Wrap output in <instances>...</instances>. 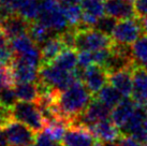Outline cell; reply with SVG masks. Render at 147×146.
<instances>
[{
	"instance_id": "obj_1",
	"label": "cell",
	"mask_w": 147,
	"mask_h": 146,
	"mask_svg": "<svg viewBox=\"0 0 147 146\" xmlns=\"http://www.w3.org/2000/svg\"><path fill=\"white\" fill-rule=\"evenodd\" d=\"M92 98L82 80H78L68 89L57 93L53 106L55 118L63 119L70 126L85 111Z\"/></svg>"
},
{
	"instance_id": "obj_2",
	"label": "cell",
	"mask_w": 147,
	"mask_h": 146,
	"mask_svg": "<svg viewBox=\"0 0 147 146\" xmlns=\"http://www.w3.org/2000/svg\"><path fill=\"white\" fill-rule=\"evenodd\" d=\"M82 68L67 71L52 62L43 64L39 68V81L57 91H63L78 80H82Z\"/></svg>"
},
{
	"instance_id": "obj_3",
	"label": "cell",
	"mask_w": 147,
	"mask_h": 146,
	"mask_svg": "<svg viewBox=\"0 0 147 146\" xmlns=\"http://www.w3.org/2000/svg\"><path fill=\"white\" fill-rule=\"evenodd\" d=\"M10 116L18 122H24L30 127L34 132H41L44 129L46 120L42 114L41 110L36 102L18 101L10 110Z\"/></svg>"
},
{
	"instance_id": "obj_4",
	"label": "cell",
	"mask_w": 147,
	"mask_h": 146,
	"mask_svg": "<svg viewBox=\"0 0 147 146\" xmlns=\"http://www.w3.org/2000/svg\"><path fill=\"white\" fill-rule=\"evenodd\" d=\"M40 2L41 11L38 18L39 22L57 34L69 28L70 25L59 0H40Z\"/></svg>"
},
{
	"instance_id": "obj_5",
	"label": "cell",
	"mask_w": 147,
	"mask_h": 146,
	"mask_svg": "<svg viewBox=\"0 0 147 146\" xmlns=\"http://www.w3.org/2000/svg\"><path fill=\"white\" fill-rule=\"evenodd\" d=\"M114 40L111 36L98 30L97 28H85L76 29L75 36V49L78 52L87 51L94 52L102 49L112 47Z\"/></svg>"
},
{
	"instance_id": "obj_6",
	"label": "cell",
	"mask_w": 147,
	"mask_h": 146,
	"mask_svg": "<svg viewBox=\"0 0 147 146\" xmlns=\"http://www.w3.org/2000/svg\"><path fill=\"white\" fill-rule=\"evenodd\" d=\"M1 129L3 130L10 146L33 145L38 134L24 122H18L11 116L4 122Z\"/></svg>"
},
{
	"instance_id": "obj_7",
	"label": "cell",
	"mask_w": 147,
	"mask_h": 146,
	"mask_svg": "<svg viewBox=\"0 0 147 146\" xmlns=\"http://www.w3.org/2000/svg\"><path fill=\"white\" fill-rule=\"evenodd\" d=\"M62 146H101L99 140L88 127L81 124H72L65 130Z\"/></svg>"
},
{
	"instance_id": "obj_8",
	"label": "cell",
	"mask_w": 147,
	"mask_h": 146,
	"mask_svg": "<svg viewBox=\"0 0 147 146\" xmlns=\"http://www.w3.org/2000/svg\"><path fill=\"white\" fill-rule=\"evenodd\" d=\"M143 29L139 17H132L117 22L112 38L115 43L125 45H132L141 36Z\"/></svg>"
},
{
	"instance_id": "obj_9",
	"label": "cell",
	"mask_w": 147,
	"mask_h": 146,
	"mask_svg": "<svg viewBox=\"0 0 147 146\" xmlns=\"http://www.w3.org/2000/svg\"><path fill=\"white\" fill-rule=\"evenodd\" d=\"M112 110L113 109H111L110 106H107L105 103H103L101 100H99L98 98L94 96L92 100L90 101L85 111L72 124H81L90 128L102 120L110 119Z\"/></svg>"
},
{
	"instance_id": "obj_10",
	"label": "cell",
	"mask_w": 147,
	"mask_h": 146,
	"mask_svg": "<svg viewBox=\"0 0 147 146\" xmlns=\"http://www.w3.org/2000/svg\"><path fill=\"white\" fill-rule=\"evenodd\" d=\"M82 81L92 96H96L109 83V72L102 66L94 64L83 69Z\"/></svg>"
},
{
	"instance_id": "obj_11",
	"label": "cell",
	"mask_w": 147,
	"mask_h": 146,
	"mask_svg": "<svg viewBox=\"0 0 147 146\" xmlns=\"http://www.w3.org/2000/svg\"><path fill=\"white\" fill-rule=\"evenodd\" d=\"M82 23L76 29L92 28L98 20L105 14V3L103 0H82Z\"/></svg>"
},
{
	"instance_id": "obj_12",
	"label": "cell",
	"mask_w": 147,
	"mask_h": 146,
	"mask_svg": "<svg viewBox=\"0 0 147 146\" xmlns=\"http://www.w3.org/2000/svg\"><path fill=\"white\" fill-rule=\"evenodd\" d=\"M132 95L138 104H147V70L134 66L132 69Z\"/></svg>"
},
{
	"instance_id": "obj_13",
	"label": "cell",
	"mask_w": 147,
	"mask_h": 146,
	"mask_svg": "<svg viewBox=\"0 0 147 146\" xmlns=\"http://www.w3.org/2000/svg\"><path fill=\"white\" fill-rule=\"evenodd\" d=\"M10 70L12 73L14 84L25 83V82L37 83L39 81V68L28 65L16 58H13L12 64L10 65Z\"/></svg>"
},
{
	"instance_id": "obj_14",
	"label": "cell",
	"mask_w": 147,
	"mask_h": 146,
	"mask_svg": "<svg viewBox=\"0 0 147 146\" xmlns=\"http://www.w3.org/2000/svg\"><path fill=\"white\" fill-rule=\"evenodd\" d=\"M29 24L28 20L22 17L18 13H14L0 20V28L3 30L9 40H12L13 38L27 32Z\"/></svg>"
},
{
	"instance_id": "obj_15",
	"label": "cell",
	"mask_w": 147,
	"mask_h": 146,
	"mask_svg": "<svg viewBox=\"0 0 147 146\" xmlns=\"http://www.w3.org/2000/svg\"><path fill=\"white\" fill-rule=\"evenodd\" d=\"M105 14L118 20L138 17L134 4H132L129 0H106Z\"/></svg>"
},
{
	"instance_id": "obj_16",
	"label": "cell",
	"mask_w": 147,
	"mask_h": 146,
	"mask_svg": "<svg viewBox=\"0 0 147 146\" xmlns=\"http://www.w3.org/2000/svg\"><path fill=\"white\" fill-rule=\"evenodd\" d=\"M135 106H136V102L133 99H130L129 97H123V100L112 110V114H111L112 122L121 130L132 116Z\"/></svg>"
},
{
	"instance_id": "obj_17",
	"label": "cell",
	"mask_w": 147,
	"mask_h": 146,
	"mask_svg": "<svg viewBox=\"0 0 147 146\" xmlns=\"http://www.w3.org/2000/svg\"><path fill=\"white\" fill-rule=\"evenodd\" d=\"M133 67L115 71L109 74V83L114 86L123 97H130L132 95V86H133L132 69Z\"/></svg>"
},
{
	"instance_id": "obj_18",
	"label": "cell",
	"mask_w": 147,
	"mask_h": 146,
	"mask_svg": "<svg viewBox=\"0 0 147 146\" xmlns=\"http://www.w3.org/2000/svg\"><path fill=\"white\" fill-rule=\"evenodd\" d=\"M94 135L101 141L104 142H116L118 138L121 135V130L112 122V119H105L98 122L89 128Z\"/></svg>"
},
{
	"instance_id": "obj_19",
	"label": "cell",
	"mask_w": 147,
	"mask_h": 146,
	"mask_svg": "<svg viewBox=\"0 0 147 146\" xmlns=\"http://www.w3.org/2000/svg\"><path fill=\"white\" fill-rule=\"evenodd\" d=\"M63 49H65V45L63 44L59 34L51 36L40 46L42 54V65L52 62Z\"/></svg>"
},
{
	"instance_id": "obj_20",
	"label": "cell",
	"mask_w": 147,
	"mask_h": 146,
	"mask_svg": "<svg viewBox=\"0 0 147 146\" xmlns=\"http://www.w3.org/2000/svg\"><path fill=\"white\" fill-rule=\"evenodd\" d=\"M76 49L65 47L58 54V56L52 61V64L67 71H73L78 66V55Z\"/></svg>"
},
{
	"instance_id": "obj_21",
	"label": "cell",
	"mask_w": 147,
	"mask_h": 146,
	"mask_svg": "<svg viewBox=\"0 0 147 146\" xmlns=\"http://www.w3.org/2000/svg\"><path fill=\"white\" fill-rule=\"evenodd\" d=\"M14 90L16 97L20 101L36 102L39 99V89L37 83L34 82H25V83H15Z\"/></svg>"
},
{
	"instance_id": "obj_22",
	"label": "cell",
	"mask_w": 147,
	"mask_h": 146,
	"mask_svg": "<svg viewBox=\"0 0 147 146\" xmlns=\"http://www.w3.org/2000/svg\"><path fill=\"white\" fill-rule=\"evenodd\" d=\"M134 66L147 70V33H144L131 45Z\"/></svg>"
},
{
	"instance_id": "obj_23",
	"label": "cell",
	"mask_w": 147,
	"mask_h": 146,
	"mask_svg": "<svg viewBox=\"0 0 147 146\" xmlns=\"http://www.w3.org/2000/svg\"><path fill=\"white\" fill-rule=\"evenodd\" d=\"M27 32L39 47L45 41L49 40L51 36H55V34H53V33H55L53 30H51L49 27H46L39 20H36V22H32L29 24V28Z\"/></svg>"
},
{
	"instance_id": "obj_24",
	"label": "cell",
	"mask_w": 147,
	"mask_h": 146,
	"mask_svg": "<svg viewBox=\"0 0 147 146\" xmlns=\"http://www.w3.org/2000/svg\"><path fill=\"white\" fill-rule=\"evenodd\" d=\"M94 97L98 98L99 100H101L103 103H105L107 106H110L111 109H114L115 106L123 100V96L112 84L109 83V84H105L103 86L102 89L100 90Z\"/></svg>"
},
{
	"instance_id": "obj_25",
	"label": "cell",
	"mask_w": 147,
	"mask_h": 146,
	"mask_svg": "<svg viewBox=\"0 0 147 146\" xmlns=\"http://www.w3.org/2000/svg\"><path fill=\"white\" fill-rule=\"evenodd\" d=\"M36 45L37 44L30 38L28 32H25L21 36H17L15 38H13L12 40H10V46L12 49L14 56H21Z\"/></svg>"
},
{
	"instance_id": "obj_26",
	"label": "cell",
	"mask_w": 147,
	"mask_h": 146,
	"mask_svg": "<svg viewBox=\"0 0 147 146\" xmlns=\"http://www.w3.org/2000/svg\"><path fill=\"white\" fill-rule=\"evenodd\" d=\"M40 11H41L40 0H25L17 13L26 20H28L29 23H32L38 20Z\"/></svg>"
},
{
	"instance_id": "obj_27",
	"label": "cell",
	"mask_w": 147,
	"mask_h": 146,
	"mask_svg": "<svg viewBox=\"0 0 147 146\" xmlns=\"http://www.w3.org/2000/svg\"><path fill=\"white\" fill-rule=\"evenodd\" d=\"M62 9L65 14V17L68 20L70 27L78 28L82 23V7L78 5V3L74 4H62Z\"/></svg>"
},
{
	"instance_id": "obj_28",
	"label": "cell",
	"mask_w": 147,
	"mask_h": 146,
	"mask_svg": "<svg viewBox=\"0 0 147 146\" xmlns=\"http://www.w3.org/2000/svg\"><path fill=\"white\" fill-rule=\"evenodd\" d=\"M25 0H0V20L17 13Z\"/></svg>"
},
{
	"instance_id": "obj_29",
	"label": "cell",
	"mask_w": 147,
	"mask_h": 146,
	"mask_svg": "<svg viewBox=\"0 0 147 146\" xmlns=\"http://www.w3.org/2000/svg\"><path fill=\"white\" fill-rule=\"evenodd\" d=\"M17 100L18 99L16 97V93H15L13 86H9V87H5L2 90H0V105L5 107L9 111L14 106Z\"/></svg>"
},
{
	"instance_id": "obj_30",
	"label": "cell",
	"mask_w": 147,
	"mask_h": 146,
	"mask_svg": "<svg viewBox=\"0 0 147 146\" xmlns=\"http://www.w3.org/2000/svg\"><path fill=\"white\" fill-rule=\"evenodd\" d=\"M116 25H117V20L115 17L110 16L106 14V15H103L99 18L97 24L94 25V28H97L98 30L109 34V36H112Z\"/></svg>"
},
{
	"instance_id": "obj_31",
	"label": "cell",
	"mask_w": 147,
	"mask_h": 146,
	"mask_svg": "<svg viewBox=\"0 0 147 146\" xmlns=\"http://www.w3.org/2000/svg\"><path fill=\"white\" fill-rule=\"evenodd\" d=\"M14 85L10 67H0V90Z\"/></svg>"
},
{
	"instance_id": "obj_32",
	"label": "cell",
	"mask_w": 147,
	"mask_h": 146,
	"mask_svg": "<svg viewBox=\"0 0 147 146\" xmlns=\"http://www.w3.org/2000/svg\"><path fill=\"white\" fill-rule=\"evenodd\" d=\"M116 144L118 146H147L134 137H132L130 134L121 133V135L116 141Z\"/></svg>"
},
{
	"instance_id": "obj_33",
	"label": "cell",
	"mask_w": 147,
	"mask_h": 146,
	"mask_svg": "<svg viewBox=\"0 0 147 146\" xmlns=\"http://www.w3.org/2000/svg\"><path fill=\"white\" fill-rule=\"evenodd\" d=\"M33 146H62V144L52 140L43 131H41L37 134V138H36V141L33 143Z\"/></svg>"
},
{
	"instance_id": "obj_34",
	"label": "cell",
	"mask_w": 147,
	"mask_h": 146,
	"mask_svg": "<svg viewBox=\"0 0 147 146\" xmlns=\"http://www.w3.org/2000/svg\"><path fill=\"white\" fill-rule=\"evenodd\" d=\"M134 9L138 17H142L147 14V0H135Z\"/></svg>"
},
{
	"instance_id": "obj_35",
	"label": "cell",
	"mask_w": 147,
	"mask_h": 146,
	"mask_svg": "<svg viewBox=\"0 0 147 146\" xmlns=\"http://www.w3.org/2000/svg\"><path fill=\"white\" fill-rule=\"evenodd\" d=\"M135 139H138L139 141H141L145 145H147V119H145V122H143L142 129H141L140 133L138 134V137Z\"/></svg>"
},
{
	"instance_id": "obj_36",
	"label": "cell",
	"mask_w": 147,
	"mask_h": 146,
	"mask_svg": "<svg viewBox=\"0 0 147 146\" xmlns=\"http://www.w3.org/2000/svg\"><path fill=\"white\" fill-rule=\"evenodd\" d=\"M10 117V111L7 110L5 107L0 105V129L2 128L4 122Z\"/></svg>"
},
{
	"instance_id": "obj_37",
	"label": "cell",
	"mask_w": 147,
	"mask_h": 146,
	"mask_svg": "<svg viewBox=\"0 0 147 146\" xmlns=\"http://www.w3.org/2000/svg\"><path fill=\"white\" fill-rule=\"evenodd\" d=\"M0 146H10L8 140H7V137H5L2 129H0Z\"/></svg>"
},
{
	"instance_id": "obj_38",
	"label": "cell",
	"mask_w": 147,
	"mask_h": 146,
	"mask_svg": "<svg viewBox=\"0 0 147 146\" xmlns=\"http://www.w3.org/2000/svg\"><path fill=\"white\" fill-rule=\"evenodd\" d=\"M139 18H140V22H141L142 29H143V32L147 33V14L142 17H139Z\"/></svg>"
},
{
	"instance_id": "obj_39",
	"label": "cell",
	"mask_w": 147,
	"mask_h": 146,
	"mask_svg": "<svg viewBox=\"0 0 147 146\" xmlns=\"http://www.w3.org/2000/svg\"><path fill=\"white\" fill-rule=\"evenodd\" d=\"M61 4H74V3H81L82 0H59Z\"/></svg>"
},
{
	"instance_id": "obj_40",
	"label": "cell",
	"mask_w": 147,
	"mask_h": 146,
	"mask_svg": "<svg viewBox=\"0 0 147 146\" xmlns=\"http://www.w3.org/2000/svg\"><path fill=\"white\" fill-rule=\"evenodd\" d=\"M101 146H118V145L114 142H104L101 144Z\"/></svg>"
},
{
	"instance_id": "obj_41",
	"label": "cell",
	"mask_w": 147,
	"mask_h": 146,
	"mask_svg": "<svg viewBox=\"0 0 147 146\" xmlns=\"http://www.w3.org/2000/svg\"><path fill=\"white\" fill-rule=\"evenodd\" d=\"M129 1H131V2H134L135 0H129Z\"/></svg>"
},
{
	"instance_id": "obj_42",
	"label": "cell",
	"mask_w": 147,
	"mask_h": 146,
	"mask_svg": "<svg viewBox=\"0 0 147 146\" xmlns=\"http://www.w3.org/2000/svg\"><path fill=\"white\" fill-rule=\"evenodd\" d=\"M26 146H31V145H26Z\"/></svg>"
},
{
	"instance_id": "obj_43",
	"label": "cell",
	"mask_w": 147,
	"mask_h": 146,
	"mask_svg": "<svg viewBox=\"0 0 147 146\" xmlns=\"http://www.w3.org/2000/svg\"><path fill=\"white\" fill-rule=\"evenodd\" d=\"M103 1H106V0H103Z\"/></svg>"
}]
</instances>
